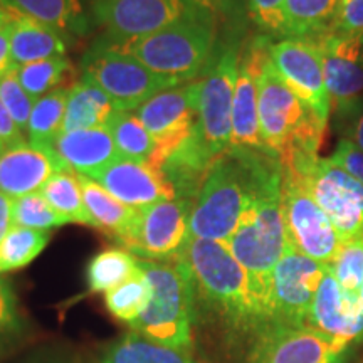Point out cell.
<instances>
[{"label":"cell","mask_w":363,"mask_h":363,"mask_svg":"<svg viewBox=\"0 0 363 363\" xmlns=\"http://www.w3.org/2000/svg\"><path fill=\"white\" fill-rule=\"evenodd\" d=\"M0 101L4 103V106L11 113L17 126L22 131H26L35 101L27 94V91L19 83L17 67H13L12 71H9L7 74L0 78Z\"/></svg>","instance_id":"38"},{"label":"cell","mask_w":363,"mask_h":363,"mask_svg":"<svg viewBox=\"0 0 363 363\" xmlns=\"http://www.w3.org/2000/svg\"><path fill=\"white\" fill-rule=\"evenodd\" d=\"M360 296H362V301H363V284H362V293H360Z\"/></svg>","instance_id":"50"},{"label":"cell","mask_w":363,"mask_h":363,"mask_svg":"<svg viewBox=\"0 0 363 363\" xmlns=\"http://www.w3.org/2000/svg\"><path fill=\"white\" fill-rule=\"evenodd\" d=\"M78 179L81 189H83L86 208L93 220V227L123 244L133 230L140 208H133L118 201L96 180L89 179V177L78 175Z\"/></svg>","instance_id":"24"},{"label":"cell","mask_w":363,"mask_h":363,"mask_svg":"<svg viewBox=\"0 0 363 363\" xmlns=\"http://www.w3.org/2000/svg\"><path fill=\"white\" fill-rule=\"evenodd\" d=\"M11 39L13 66H24L40 59L66 56L67 44L62 34L43 22L26 16L9 4V22L6 26Z\"/></svg>","instance_id":"23"},{"label":"cell","mask_w":363,"mask_h":363,"mask_svg":"<svg viewBox=\"0 0 363 363\" xmlns=\"http://www.w3.org/2000/svg\"><path fill=\"white\" fill-rule=\"evenodd\" d=\"M316 40L325 66V83L338 116L363 101V38L330 30Z\"/></svg>","instance_id":"18"},{"label":"cell","mask_w":363,"mask_h":363,"mask_svg":"<svg viewBox=\"0 0 363 363\" xmlns=\"http://www.w3.org/2000/svg\"><path fill=\"white\" fill-rule=\"evenodd\" d=\"M84 81L103 89L118 111H135L150 98L179 83L148 69L116 40L104 35L81 61Z\"/></svg>","instance_id":"7"},{"label":"cell","mask_w":363,"mask_h":363,"mask_svg":"<svg viewBox=\"0 0 363 363\" xmlns=\"http://www.w3.org/2000/svg\"><path fill=\"white\" fill-rule=\"evenodd\" d=\"M192 199H170L140 208L133 230L123 242L131 254L150 261H172L189 242Z\"/></svg>","instance_id":"13"},{"label":"cell","mask_w":363,"mask_h":363,"mask_svg":"<svg viewBox=\"0 0 363 363\" xmlns=\"http://www.w3.org/2000/svg\"><path fill=\"white\" fill-rule=\"evenodd\" d=\"M49 238L51 234L45 230L13 225L0 240V274L29 266L48 246Z\"/></svg>","instance_id":"34"},{"label":"cell","mask_w":363,"mask_h":363,"mask_svg":"<svg viewBox=\"0 0 363 363\" xmlns=\"http://www.w3.org/2000/svg\"><path fill=\"white\" fill-rule=\"evenodd\" d=\"M65 224H69V222L49 206L40 192L27 194L13 199V225L49 233L51 229H56V227Z\"/></svg>","instance_id":"37"},{"label":"cell","mask_w":363,"mask_h":363,"mask_svg":"<svg viewBox=\"0 0 363 363\" xmlns=\"http://www.w3.org/2000/svg\"><path fill=\"white\" fill-rule=\"evenodd\" d=\"M69 88H59L34 103L27 123V140L35 148L54 152V143L62 133Z\"/></svg>","instance_id":"28"},{"label":"cell","mask_w":363,"mask_h":363,"mask_svg":"<svg viewBox=\"0 0 363 363\" xmlns=\"http://www.w3.org/2000/svg\"><path fill=\"white\" fill-rule=\"evenodd\" d=\"M91 11L108 39L128 43L165 29L192 9L184 0H93Z\"/></svg>","instance_id":"14"},{"label":"cell","mask_w":363,"mask_h":363,"mask_svg":"<svg viewBox=\"0 0 363 363\" xmlns=\"http://www.w3.org/2000/svg\"><path fill=\"white\" fill-rule=\"evenodd\" d=\"M113 197L133 208L175 199L174 185L163 172L150 163L118 160L93 177Z\"/></svg>","instance_id":"20"},{"label":"cell","mask_w":363,"mask_h":363,"mask_svg":"<svg viewBox=\"0 0 363 363\" xmlns=\"http://www.w3.org/2000/svg\"><path fill=\"white\" fill-rule=\"evenodd\" d=\"M157 74L179 84L199 79L217 48V21L192 11L147 38L120 43Z\"/></svg>","instance_id":"5"},{"label":"cell","mask_w":363,"mask_h":363,"mask_svg":"<svg viewBox=\"0 0 363 363\" xmlns=\"http://www.w3.org/2000/svg\"><path fill=\"white\" fill-rule=\"evenodd\" d=\"M74 67L66 56H56L29 62L17 67V78L22 88L27 91L34 101L45 96L54 89L66 88L61 86L66 79H71Z\"/></svg>","instance_id":"33"},{"label":"cell","mask_w":363,"mask_h":363,"mask_svg":"<svg viewBox=\"0 0 363 363\" xmlns=\"http://www.w3.org/2000/svg\"><path fill=\"white\" fill-rule=\"evenodd\" d=\"M201 78L163 89L143 103L135 115L157 143L152 165L160 169L172 153L192 135L197 123Z\"/></svg>","instance_id":"11"},{"label":"cell","mask_w":363,"mask_h":363,"mask_svg":"<svg viewBox=\"0 0 363 363\" xmlns=\"http://www.w3.org/2000/svg\"><path fill=\"white\" fill-rule=\"evenodd\" d=\"M239 67L238 45L216 48L201 76L197 123L194 133L212 160L229 152L233 133V101Z\"/></svg>","instance_id":"8"},{"label":"cell","mask_w":363,"mask_h":363,"mask_svg":"<svg viewBox=\"0 0 363 363\" xmlns=\"http://www.w3.org/2000/svg\"><path fill=\"white\" fill-rule=\"evenodd\" d=\"M325 271V264L305 256L289 244L272 271L269 325L308 326Z\"/></svg>","instance_id":"12"},{"label":"cell","mask_w":363,"mask_h":363,"mask_svg":"<svg viewBox=\"0 0 363 363\" xmlns=\"http://www.w3.org/2000/svg\"><path fill=\"white\" fill-rule=\"evenodd\" d=\"M261 138L281 167L318 157L326 123L284 83L267 57L257 74Z\"/></svg>","instance_id":"4"},{"label":"cell","mask_w":363,"mask_h":363,"mask_svg":"<svg viewBox=\"0 0 363 363\" xmlns=\"http://www.w3.org/2000/svg\"><path fill=\"white\" fill-rule=\"evenodd\" d=\"M17 11L52 27L57 33L84 34L88 19L81 0H7Z\"/></svg>","instance_id":"29"},{"label":"cell","mask_w":363,"mask_h":363,"mask_svg":"<svg viewBox=\"0 0 363 363\" xmlns=\"http://www.w3.org/2000/svg\"><path fill=\"white\" fill-rule=\"evenodd\" d=\"M284 4L286 0H249L252 21L264 33L284 35Z\"/></svg>","instance_id":"40"},{"label":"cell","mask_w":363,"mask_h":363,"mask_svg":"<svg viewBox=\"0 0 363 363\" xmlns=\"http://www.w3.org/2000/svg\"><path fill=\"white\" fill-rule=\"evenodd\" d=\"M140 271L138 259L128 249L110 247L89 261L86 279L91 293H108Z\"/></svg>","instance_id":"32"},{"label":"cell","mask_w":363,"mask_h":363,"mask_svg":"<svg viewBox=\"0 0 363 363\" xmlns=\"http://www.w3.org/2000/svg\"><path fill=\"white\" fill-rule=\"evenodd\" d=\"M0 140H2L4 147L6 148H12L17 147V145L27 143L24 138V131H22L19 126H17L13 118L11 116V113L4 103L0 101Z\"/></svg>","instance_id":"44"},{"label":"cell","mask_w":363,"mask_h":363,"mask_svg":"<svg viewBox=\"0 0 363 363\" xmlns=\"http://www.w3.org/2000/svg\"><path fill=\"white\" fill-rule=\"evenodd\" d=\"M4 150H6V147H4V143H2V140H0V153L4 152Z\"/></svg>","instance_id":"49"},{"label":"cell","mask_w":363,"mask_h":363,"mask_svg":"<svg viewBox=\"0 0 363 363\" xmlns=\"http://www.w3.org/2000/svg\"><path fill=\"white\" fill-rule=\"evenodd\" d=\"M192 11L207 13L217 21L219 17L230 16L238 7L239 0H184Z\"/></svg>","instance_id":"43"},{"label":"cell","mask_w":363,"mask_h":363,"mask_svg":"<svg viewBox=\"0 0 363 363\" xmlns=\"http://www.w3.org/2000/svg\"><path fill=\"white\" fill-rule=\"evenodd\" d=\"M303 180L308 192L328 216L342 242L363 238V185L331 158H310L284 167Z\"/></svg>","instance_id":"9"},{"label":"cell","mask_w":363,"mask_h":363,"mask_svg":"<svg viewBox=\"0 0 363 363\" xmlns=\"http://www.w3.org/2000/svg\"><path fill=\"white\" fill-rule=\"evenodd\" d=\"M331 162H335L348 174H352L363 185V152L357 148L350 140H340L337 150L331 155Z\"/></svg>","instance_id":"42"},{"label":"cell","mask_w":363,"mask_h":363,"mask_svg":"<svg viewBox=\"0 0 363 363\" xmlns=\"http://www.w3.org/2000/svg\"><path fill=\"white\" fill-rule=\"evenodd\" d=\"M272 66L284 83L328 125L331 101L325 83L321 49L313 39H289L269 45Z\"/></svg>","instance_id":"15"},{"label":"cell","mask_w":363,"mask_h":363,"mask_svg":"<svg viewBox=\"0 0 363 363\" xmlns=\"http://www.w3.org/2000/svg\"><path fill=\"white\" fill-rule=\"evenodd\" d=\"M9 22V2L7 0H0V29L7 26Z\"/></svg>","instance_id":"48"},{"label":"cell","mask_w":363,"mask_h":363,"mask_svg":"<svg viewBox=\"0 0 363 363\" xmlns=\"http://www.w3.org/2000/svg\"><path fill=\"white\" fill-rule=\"evenodd\" d=\"M257 333L251 363H345L348 350L311 326L269 325Z\"/></svg>","instance_id":"16"},{"label":"cell","mask_w":363,"mask_h":363,"mask_svg":"<svg viewBox=\"0 0 363 363\" xmlns=\"http://www.w3.org/2000/svg\"><path fill=\"white\" fill-rule=\"evenodd\" d=\"M338 0H286L284 35L289 39H318L333 30Z\"/></svg>","instance_id":"26"},{"label":"cell","mask_w":363,"mask_h":363,"mask_svg":"<svg viewBox=\"0 0 363 363\" xmlns=\"http://www.w3.org/2000/svg\"><path fill=\"white\" fill-rule=\"evenodd\" d=\"M333 30L363 38V0H338Z\"/></svg>","instance_id":"41"},{"label":"cell","mask_w":363,"mask_h":363,"mask_svg":"<svg viewBox=\"0 0 363 363\" xmlns=\"http://www.w3.org/2000/svg\"><path fill=\"white\" fill-rule=\"evenodd\" d=\"M340 118H343L347 121L345 123L347 140H350L357 148H360L363 152V101L358 103L353 110L345 113Z\"/></svg>","instance_id":"45"},{"label":"cell","mask_w":363,"mask_h":363,"mask_svg":"<svg viewBox=\"0 0 363 363\" xmlns=\"http://www.w3.org/2000/svg\"><path fill=\"white\" fill-rule=\"evenodd\" d=\"M13 227V199L0 192V240Z\"/></svg>","instance_id":"46"},{"label":"cell","mask_w":363,"mask_h":363,"mask_svg":"<svg viewBox=\"0 0 363 363\" xmlns=\"http://www.w3.org/2000/svg\"><path fill=\"white\" fill-rule=\"evenodd\" d=\"M328 267L338 281L343 294H347L348 298H362L363 238L342 242L337 256Z\"/></svg>","instance_id":"36"},{"label":"cell","mask_w":363,"mask_h":363,"mask_svg":"<svg viewBox=\"0 0 363 363\" xmlns=\"http://www.w3.org/2000/svg\"><path fill=\"white\" fill-rule=\"evenodd\" d=\"M54 152L66 163L67 169L89 179L121 160L106 126L65 131L54 143Z\"/></svg>","instance_id":"22"},{"label":"cell","mask_w":363,"mask_h":363,"mask_svg":"<svg viewBox=\"0 0 363 363\" xmlns=\"http://www.w3.org/2000/svg\"><path fill=\"white\" fill-rule=\"evenodd\" d=\"M121 160L150 163L157 152V143L142 121L131 111H116L106 125Z\"/></svg>","instance_id":"30"},{"label":"cell","mask_w":363,"mask_h":363,"mask_svg":"<svg viewBox=\"0 0 363 363\" xmlns=\"http://www.w3.org/2000/svg\"><path fill=\"white\" fill-rule=\"evenodd\" d=\"M116 111L113 99L103 89L81 79L69 88L62 133L106 126Z\"/></svg>","instance_id":"25"},{"label":"cell","mask_w":363,"mask_h":363,"mask_svg":"<svg viewBox=\"0 0 363 363\" xmlns=\"http://www.w3.org/2000/svg\"><path fill=\"white\" fill-rule=\"evenodd\" d=\"M67 170L56 152H45L29 143L6 148L0 153V192L12 199L39 192L54 174Z\"/></svg>","instance_id":"21"},{"label":"cell","mask_w":363,"mask_h":363,"mask_svg":"<svg viewBox=\"0 0 363 363\" xmlns=\"http://www.w3.org/2000/svg\"><path fill=\"white\" fill-rule=\"evenodd\" d=\"M283 214L289 244L311 259L330 266L342 240L303 180L288 170H283Z\"/></svg>","instance_id":"10"},{"label":"cell","mask_w":363,"mask_h":363,"mask_svg":"<svg viewBox=\"0 0 363 363\" xmlns=\"http://www.w3.org/2000/svg\"><path fill=\"white\" fill-rule=\"evenodd\" d=\"M269 43L259 38L249 43L239 52L238 79H235L233 101V133L229 150H256L267 152L261 138L259 96H257V74L269 57ZM269 153V152H267Z\"/></svg>","instance_id":"17"},{"label":"cell","mask_w":363,"mask_h":363,"mask_svg":"<svg viewBox=\"0 0 363 363\" xmlns=\"http://www.w3.org/2000/svg\"><path fill=\"white\" fill-rule=\"evenodd\" d=\"M40 195L48 201L59 216L69 224H84L93 227V220L86 208L83 189L74 172H57L43 185Z\"/></svg>","instance_id":"31"},{"label":"cell","mask_w":363,"mask_h":363,"mask_svg":"<svg viewBox=\"0 0 363 363\" xmlns=\"http://www.w3.org/2000/svg\"><path fill=\"white\" fill-rule=\"evenodd\" d=\"M13 61H12V52H11V39H9L7 29H0V78L4 74H7L9 71H12Z\"/></svg>","instance_id":"47"},{"label":"cell","mask_w":363,"mask_h":363,"mask_svg":"<svg viewBox=\"0 0 363 363\" xmlns=\"http://www.w3.org/2000/svg\"><path fill=\"white\" fill-rule=\"evenodd\" d=\"M150 298H152V286L140 267L135 276L104 293V305L113 318L131 325L148 306Z\"/></svg>","instance_id":"35"},{"label":"cell","mask_w":363,"mask_h":363,"mask_svg":"<svg viewBox=\"0 0 363 363\" xmlns=\"http://www.w3.org/2000/svg\"><path fill=\"white\" fill-rule=\"evenodd\" d=\"M175 261L189 272L195 305L206 303L239 328L261 331L269 325V311L256 293L251 276L225 244L189 239Z\"/></svg>","instance_id":"2"},{"label":"cell","mask_w":363,"mask_h":363,"mask_svg":"<svg viewBox=\"0 0 363 363\" xmlns=\"http://www.w3.org/2000/svg\"><path fill=\"white\" fill-rule=\"evenodd\" d=\"M308 326L350 347L363 337V301L343 294L333 272L326 266L313 301Z\"/></svg>","instance_id":"19"},{"label":"cell","mask_w":363,"mask_h":363,"mask_svg":"<svg viewBox=\"0 0 363 363\" xmlns=\"http://www.w3.org/2000/svg\"><path fill=\"white\" fill-rule=\"evenodd\" d=\"M225 246L251 276L256 293L269 311L272 271L289 246L283 214L281 163L272 167L262 179Z\"/></svg>","instance_id":"3"},{"label":"cell","mask_w":363,"mask_h":363,"mask_svg":"<svg viewBox=\"0 0 363 363\" xmlns=\"http://www.w3.org/2000/svg\"><path fill=\"white\" fill-rule=\"evenodd\" d=\"M138 266L152 286V298L130 325L131 331L165 347L190 350L197 308L187 269L175 259H138Z\"/></svg>","instance_id":"6"},{"label":"cell","mask_w":363,"mask_h":363,"mask_svg":"<svg viewBox=\"0 0 363 363\" xmlns=\"http://www.w3.org/2000/svg\"><path fill=\"white\" fill-rule=\"evenodd\" d=\"M99 363H195L190 350L165 347L128 331L103 353Z\"/></svg>","instance_id":"27"},{"label":"cell","mask_w":363,"mask_h":363,"mask_svg":"<svg viewBox=\"0 0 363 363\" xmlns=\"http://www.w3.org/2000/svg\"><path fill=\"white\" fill-rule=\"evenodd\" d=\"M279 160L267 152L229 150L212 163L194 201L189 239L227 244L261 182Z\"/></svg>","instance_id":"1"},{"label":"cell","mask_w":363,"mask_h":363,"mask_svg":"<svg viewBox=\"0 0 363 363\" xmlns=\"http://www.w3.org/2000/svg\"><path fill=\"white\" fill-rule=\"evenodd\" d=\"M22 318L12 284L0 278V343L21 333Z\"/></svg>","instance_id":"39"}]
</instances>
